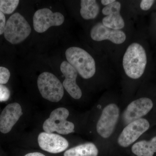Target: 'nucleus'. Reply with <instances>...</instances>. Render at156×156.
<instances>
[{
	"instance_id": "nucleus-1",
	"label": "nucleus",
	"mask_w": 156,
	"mask_h": 156,
	"mask_svg": "<svg viewBox=\"0 0 156 156\" xmlns=\"http://www.w3.org/2000/svg\"><path fill=\"white\" fill-rule=\"evenodd\" d=\"M147 63L145 50L138 43L131 44L127 48L123 59V66L127 76L137 79L143 74Z\"/></svg>"
},
{
	"instance_id": "nucleus-2",
	"label": "nucleus",
	"mask_w": 156,
	"mask_h": 156,
	"mask_svg": "<svg viewBox=\"0 0 156 156\" xmlns=\"http://www.w3.org/2000/svg\"><path fill=\"white\" fill-rule=\"evenodd\" d=\"M65 55L68 62L82 77L89 79L95 75V60L86 50L78 47H71L66 50Z\"/></svg>"
},
{
	"instance_id": "nucleus-3",
	"label": "nucleus",
	"mask_w": 156,
	"mask_h": 156,
	"mask_svg": "<svg viewBox=\"0 0 156 156\" xmlns=\"http://www.w3.org/2000/svg\"><path fill=\"white\" fill-rule=\"evenodd\" d=\"M31 32L30 25L25 18L20 13H15L6 22L4 34L8 41L17 44L27 38Z\"/></svg>"
},
{
	"instance_id": "nucleus-4",
	"label": "nucleus",
	"mask_w": 156,
	"mask_h": 156,
	"mask_svg": "<svg viewBox=\"0 0 156 156\" xmlns=\"http://www.w3.org/2000/svg\"><path fill=\"white\" fill-rule=\"evenodd\" d=\"M37 86L42 97L52 102H58L64 95L61 82L51 73L45 72L41 74L38 77Z\"/></svg>"
},
{
	"instance_id": "nucleus-5",
	"label": "nucleus",
	"mask_w": 156,
	"mask_h": 156,
	"mask_svg": "<svg viewBox=\"0 0 156 156\" xmlns=\"http://www.w3.org/2000/svg\"><path fill=\"white\" fill-rule=\"evenodd\" d=\"M69 115V111L64 108L54 110L43 124V129L48 133L56 131L62 134H68L74 132L73 123L66 120Z\"/></svg>"
},
{
	"instance_id": "nucleus-6",
	"label": "nucleus",
	"mask_w": 156,
	"mask_h": 156,
	"mask_svg": "<svg viewBox=\"0 0 156 156\" xmlns=\"http://www.w3.org/2000/svg\"><path fill=\"white\" fill-rule=\"evenodd\" d=\"M119 109L115 104H110L104 108L96 126L97 132L101 136L107 138L112 135L119 119Z\"/></svg>"
},
{
	"instance_id": "nucleus-7",
	"label": "nucleus",
	"mask_w": 156,
	"mask_h": 156,
	"mask_svg": "<svg viewBox=\"0 0 156 156\" xmlns=\"http://www.w3.org/2000/svg\"><path fill=\"white\" fill-rule=\"evenodd\" d=\"M64 17L61 13H53L50 9H40L35 13L33 17L34 29L39 33H43L52 26L62 25Z\"/></svg>"
},
{
	"instance_id": "nucleus-8",
	"label": "nucleus",
	"mask_w": 156,
	"mask_h": 156,
	"mask_svg": "<svg viewBox=\"0 0 156 156\" xmlns=\"http://www.w3.org/2000/svg\"><path fill=\"white\" fill-rule=\"evenodd\" d=\"M149 127L147 120L142 118L129 123L119 136L118 143L123 147H128L147 131Z\"/></svg>"
},
{
	"instance_id": "nucleus-9",
	"label": "nucleus",
	"mask_w": 156,
	"mask_h": 156,
	"mask_svg": "<svg viewBox=\"0 0 156 156\" xmlns=\"http://www.w3.org/2000/svg\"><path fill=\"white\" fill-rule=\"evenodd\" d=\"M153 107L150 98H142L134 101L127 107L123 112L122 119L126 125L141 119L147 114Z\"/></svg>"
},
{
	"instance_id": "nucleus-10",
	"label": "nucleus",
	"mask_w": 156,
	"mask_h": 156,
	"mask_svg": "<svg viewBox=\"0 0 156 156\" xmlns=\"http://www.w3.org/2000/svg\"><path fill=\"white\" fill-rule=\"evenodd\" d=\"M38 142L41 149L50 153H61L69 146V142L64 137L58 134L46 132L39 134Z\"/></svg>"
},
{
	"instance_id": "nucleus-11",
	"label": "nucleus",
	"mask_w": 156,
	"mask_h": 156,
	"mask_svg": "<svg viewBox=\"0 0 156 156\" xmlns=\"http://www.w3.org/2000/svg\"><path fill=\"white\" fill-rule=\"evenodd\" d=\"M90 35L92 40L96 41L109 40L117 44H122L126 38V34L122 31L108 28L100 22L92 27Z\"/></svg>"
},
{
	"instance_id": "nucleus-12",
	"label": "nucleus",
	"mask_w": 156,
	"mask_h": 156,
	"mask_svg": "<svg viewBox=\"0 0 156 156\" xmlns=\"http://www.w3.org/2000/svg\"><path fill=\"white\" fill-rule=\"evenodd\" d=\"M23 114L19 104L15 102L7 105L0 115V131L3 134L10 132Z\"/></svg>"
},
{
	"instance_id": "nucleus-13",
	"label": "nucleus",
	"mask_w": 156,
	"mask_h": 156,
	"mask_svg": "<svg viewBox=\"0 0 156 156\" xmlns=\"http://www.w3.org/2000/svg\"><path fill=\"white\" fill-rule=\"evenodd\" d=\"M60 70L65 79L62 83L63 88L73 98L79 99L82 97V92L76 83L78 73L67 61L62 62Z\"/></svg>"
},
{
	"instance_id": "nucleus-14",
	"label": "nucleus",
	"mask_w": 156,
	"mask_h": 156,
	"mask_svg": "<svg viewBox=\"0 0 156 156\" xmlns=\"http://www.w3.org/2000/svg\"><path fill=\"white\" fill-rule=\"evenodd\" d=\"M121 8V3L115 1L103 8L102 13L106 16L102 20L104 25L108 28L120 30L124 27L125 22L120 14Z\"/></svg>"
},
{
	"instance_id": "nucleus-15",
	"label": "nucleus",
	"mask_w": 156,
	"mask_h": 156,
	"mask_svg": "<svg viewBox=\"0 0 156 156\" xmlns=\"http://www.w3.org/2000/svg\"><path fill=\"white\" fill-rule=\"evenodd\" d=\"M132 152L137 156H153L156 152V136L149 141L142 140L132 146Z\"/></svg>"
},
{
	"instance_id": "nucleus-16",
	"label": "nucleus",
	"mask_w": 156,
	"mask_h": 156,
	"mask_svg": "<svg viewBox=\"0 0 156 156\" xmlns=\"http://www.w3.org/2000/svg\"><path fill=\"white\" fill-rule=\"evenodd\" d=\"M98 150L92 143H87L71 148L64 154V156H97Z\"/></svg>"
},
{
	"instance_id": "nucleus-17",
	"label": "nucleus",
	"mask_w": 156,
	"mask_h": 156,
	"mask_svg": "<svg viewBox=\"0 0 156 156\" xmlns=\"http://www.w3.org/2000/svg\"><path fill=\"white\" fill-rule=\"evenodd\" d=\"M99 6L95 0H82L80 13L85 20L95 19L99 12Z\"/></svg>"
},
{
	"instance_id": "nucleus-18",
	"label": "nucleus",
	"mask_w": 156,
	"mask_h": 156,
	"mask_svg": "<svg viewBox=\"0 0 156 156\" xmlns=\"http://www.w3.org/2000/svg\"><path fill=\"white\" fill-rule=\"evenodd\" d=\"M18 0H0V11L3 14H12L18 5Z\"/></svg>"
},
{
	"instance_id": "nucleus-19",
	"label": "nucleus",
	"mask_w": 156,
	"mask_h": 156,
	"mask_svg": "<svg viewBox=\"0 0 156 156\" xmlns=\"http://www.w3.org/2000/svg\"><path fill=\"white\" fill-rule=\"evenodd\" d=\"M11 76L10 71L7 68L0 66V84L8 83Z\"/></svg>"
},
{
	"instance_id": "nucleus-20",
	"label": "nucleus",
	"mask_w": 156,
	"mask_h": 156,
	"mask_svg": "<svg viewBox=\"0 0 156 156\" xmlns=\"http://www.w3.org/2000/svg\"><path fill=\"white\" fill-rule=\"evenodd\" d=\"M10 96L9 89L2 84H0V101H7L9 100Z\"/></svg>"
},
{
	"instance_id": "nucleus-21",
	"label": "nucleus",
	"mask_w": 156,
	"mask_h": 156,
	"mask_svg": "<svg viewBox=\"0 0 156 156\" xmlns=\"http://www.w3.org/2000/svg\"><path fill=\"white\" fill-rule=\"evenodd\" d=\"M154 2L153 0H143L140 3V8L144 11H147L151 9Z\"/></svg>"
},
{
	"instance_id": "nucleus-22",
	"label": "nucleus",
	"mask_w": 156,
	"mask_h": 156,
	"mask_svg": "<svg viewBox=\"0 0 156 156\" xmlns=\"http://www.w3.org/2000/svg\"><path fill=\"white\" fill-rule=\"evenodd\" d=\"M6 23L5 16L2 12L0 11V35L4 34Z\"/></svg>"
},
{
	"instance_id": "nucleus-23",
	"label": "nucleus",
	"mask_w": 156,
	"mask_h": 156,
	"mask_svg": "<svg viewBox=\"0 0 156 156\" xmlns=\"http://www.w3.org/2000/svg\"><path fill=\"white\" fill-rule=\"evenodd\" d=\"M115 1V0H101V3L103 5L106 6L114 2Z\"/></svg>"
},
{
	"instance_id": "nucleus-24",
	"label": "nucleus",
	"mask_w": 156,
	"mask_h": 156,
	"mask_svg": "<svg viewBox=\"0 0 156 156\" xmlns=\"http://www.w3.org/2000/svg\"><path fill=\"white\" fill-rule=\"evenodd\" d=\"M24 156H46L44 155L43 154L39 152H33L27 154Z\"/></svg>"
}]
</instances>
